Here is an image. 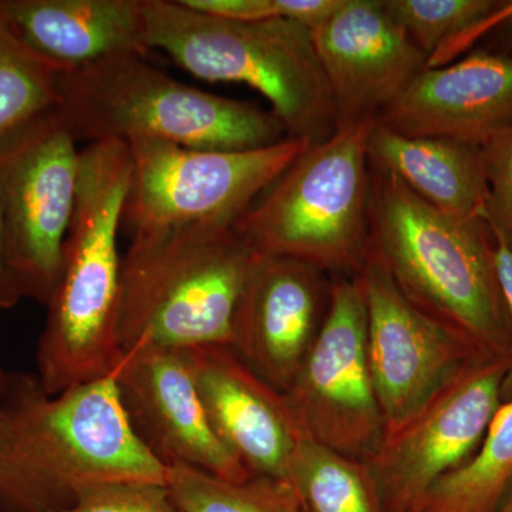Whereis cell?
Wrapping results in <instances>:
<instances>
[{
    "label": "cell",
    "mask_w": 512,
    "mask_h": 512,
    "mask_svg": "<svg viewBox=\"0 0 512 512\" xmlns=\"http://www.w3.org/2000/svg\"><path fill=\"white\" fill-rule=\"evenodd\" d=\"M131 430L113 377L49 394L9 373L0 393V512H69L107 485L165 484Z\"/></svg>",
    "instance_id": "obj_1"
},
{
    "label": "cell",
    "mask_w": 512,
    "mask_h": 512,
    "mask_svg": "<svg viewBox=\"0 0 512 512\" xmlns=\"http://www.w3.org/2000/svg\"><path fill=\"white\" fill-rule=\"evenodd\" d=\"M130 181L124 141H97L80 150L62 269L37 343L36 377L46 393L111 377L123 359L119 235Z\"/></svg>",
    "instance_id": "obj_2"
},
{
    "label": "cell",
    "mask_w": 512,
    "mask_h": 512,
    "mask_svg": "<svg viewBox=\"0 0 512 512\" xmlns=\"http://www.w3.org/2000/svg\"><path fill=\"white\" fill-rule=\"evenodd\" d=\"M370 252L417 308L481 355L511 363L512 320L487 222L443 214L394 175L370 171Z\"/></svg>",
    "instance_id": "obj_3"
},
{
    "label": "cell",
    "mask_w": 512,
    "mask_h": 512,
    "mask_svg": "<svg viewBox=\"0 0 512 512\" xmlns=\"http://www.w3.org/2000/svg\"><path fill=\"white\" fill-rule=\"evenodd\" d=\"M144 43L207 82L245 84L271 103L289 138L308 144L338 130L312 30L291 19L235 20L183 0H141Z\"/></svg>",
    "instance_id": "obj_4"
},
{
    "label": "cell",
    "mask_w": 512,
    "mask_h": 512,
    "mask_svg": "<svg viewBox=\"0 0 512 512\" xmlns=\"http://www.w3.org/2000/svg\"><path fill=\"white\" fill-rule=\"evenodd\" d=\"M258 256L237 222L131 235L121 275L124 352L229 346L235 306Z\"/></svg>",
    "instance_id": "obj_5"
},
{
    "label": "cell",
    "mask_w": 512,
    "mask_h": 512,
    "mask_svg": "<svg viewBox=\"0 0 512 512\" xmlns=\"http://www.w3.org/2000/svg\"><path fill=\"white\" fill-rule=\"evenodd\" d=\"M57 93L56 109L77 143L147 138L238 151L288 138L272 111L178 82L144 56H114L57 73Z\"/></svg>",
    "instance_id": "obj_6"
},
{
    "label": "cell",
    "mask_w": 512,
    "mask_h": 512,
    "mask_svg": "<svg viewBox=\"0 0 512 512\" xmlns=\"http://www.w3.org/2000/svg\"><path fill=\"white\" fill-rule=\"evenodd\" d=\"M376 120L309 144L237 222L259 256H288L332 278L357 276L370 254L367 137Z\"/></svg>",
    "instance_id": "obj_7"
},
{
    "label": "cell",
    "mask_w": 512,
    "mask_h": 512,
    "mask_svg": "<svg viewBox=\"0 0 512 512\" xmlns=\"http://www.w3.org/2000/svg\"><path fill=\"white\" fill-rule=\"evenodd\" d=\"M80 150L56 107L0 137V218L22 298L47 306L79 185Z\"/></svg>",
    "instance_id": "obj_8"
},
{
    "label": "cell",
    "mask_w": 512,
    "mask_h": 512,
    "mask_svg": "<svg viewBox=\"0 0 512 512\" xmlns=\"http://www.w3.org/2000/svg\"><path fill=\"white\" fill-rule=\"evenodd\" d=\"M127 144L131 181L123 227L131 235L192 222L235 224L309 146L289 137L274 146L238 151L147 138Z\"/></svg>",
    "instance_id": "obj_9"
},
{
    "label": "cell",
    "mask_w": 512,
    "mask_h": 512,
    "mask_svg": "<svg viewBox=\"0 0 512 512\" xmlns=\"http://www.w3.org/2000/svg\"><path fill=\"white\" fill-rule=\"evenodd\" d=\"M285 397L323 446L365 463L382 446L386 424L370 372L359 275L333 278L328 316Z\"/></svg>",
    "instance_id": "obj_10"
},
{
    "label": "cell",
    "mask_w": 512,
    "mask_h": 512,
    "mask_svg": "<svg viewBox=\"0 0 512 512\" xmlns=\"http://www.w3.org/2000/svg\"><path fill=\"white\" fill-rule=\"evenodd\" d=\"M510 362L478 359L367 461L383 512H419L444 477L466 466L501 406Z\"/></svg>",
    "instance_id": "obj_11"
},
{
    "label": "cell",
    "mask_w": 512,
    "mask_h": 512,
    "mask_svg": "<svg viewBox=\"0 0 512 512\" xmlns=\"http://www.w3.org/2000/svg\"><path fill=\"white\" fill-rule=\"evenodd\" d=\"M359 278L370 372L389 436L485 356L466 336L410 302L372 252Z\"/></svg>",
    "instance_id": "obj_12"
},
{
    "label": "cell",
    "mask_w": 512,
    "mask_h": 512,
    "mask_svg": "<svg viewBox=\"0 0 512 512\" xmlns=\"http://www.w3.org/2000/svg\"><path fill=\"white\" fill-rule=\"evenodd\" d=\"M111 377L131 430L165 468L187 466L231 481L251 477L215 436L184 350H127Z\"/></svg>",
    "instance_id": "obj_13"
},
{
    "label": "cell",
    "mask_w": 512,
    "mask_h": 512,
    "mask_svg": "<svg viewBox=\"0 0 512 512\" xmlns=\"http://www.w3.org/2000/svg\"><path fill=\"white\" fill-rule=\"evenodd\" d=\"M332 284V276L299 259H256L235 306L229 346L278 392H288L318 339Z\"/></svg>",
    "instance_id": "obj_14"
},
{
    "label": "cell",
    "mask_w": 512,
    "mask_h": 512,
    "mask_svg": "<svg viewBox=\"0 0 512 512\" xmlns=\"http://www.w3.org/2000/svg\"><path fill=\"white\" fill-rule=\"evenodd\" d=\"M335 103L338 128L377 120L429 59L383 6V0H340L311 28Z\"/></svg>",
    "instance_id": "obj_15"
},
{
    "label": "cell",
    "mask_w": 512,
    "mask_h": 512,
    "mask_svg": "<svg viewBox=\"0 0 512 512\" xmlns=\"http://www.w3.org/2000/svg\"><path fill=\"white\" fill-rule=\"evenodd\" d=\"M215 436L249 476L288 483L305 430L285 394L256 375L228 345L184 350Z\"/></svg>",
    "instance_id": "obj_16"
},
{
    "label": "cell",
    "mask_w": 512,
    "mask_h": 512,
    "mask_svg": "<svg viewBox=\"0 0 512 512\" xmlns=\"http://www.w3.org/2000/svg\"><path fill=\"white\" fill-rule=\"evenodd\" d=\"M377 123L407 137L483 147L512 126V55L477 50L456 63L427 67Z\"/></svg>",
    "instance_id": "obj_17"
},
{
    "label": "cell",
    "mask_w": 512,
    "mask_h": 512,
    "mask_svg": "<svg viewBox=\"0 0 512 512\" xmlns=\"http://www.w3.org/2000/svg\"><path fill=\"white\" fill-rule=\"evenodd\" d=\"M0 16L57 73L150 53L141 0H0Z\"/></svg>",
    "instance_id": "obj_18"
},
{
    "label": "cell",
    "mask_w": 512,
    "mask_h": 512,
    "mask_svg": "<svg viewBox=\"0 0 512 512\" xmlns=\"http://www.w3.org/2000/svg\"><path fill=\"white\" fill-rule=\"evenodd\" d=\"M366 147L373 173L394 175L443 214L487 222L490 194L480 147L450 138L403 136L377 120Z\"/></svg>",
    "instance_id": "obj_19"
},
{
    "label": "cell",
    "mask_w": 512,
    "mask_h": 512,
    "mask_svg": "<svg viewBox=\"0 0 512 512\" xmlns=\"http://www.w3.org/2000/svg\"><path fill=\"white\" fill-rule=\"evenodd\" d=\"M288 483L303 512H383L367 463L343 456L306 433L289 464Z\"/></svg>",
    "instance_id": "obj_20"
},
{
    "label": "cell",
    "mask_w": 512,
    "mask_h": 512,
    "mask_svg": "<svg viewBox=\"0 0 512 512\" xmlns=\"http://www.w3.org/2000/svg\"><path fill=\"white\" fill-rule=\"evenodd\" d=\"M512 480V402L495 413L476 456L439 481L419 512H494Z\"/></svg>",
    "instance_id": "obj_21"
},
{
    "label": "cell",
    "mask_w": 512,
    "mask_h": 512,
    "mask_svg": "<svg viewBox=\"0 0 512 512\" xmlns=\"http://www.w3.org/2000/svg\"><path fill=\"white\" fill-rule=\"evenodd\" d=\"M384 9L429 59L443 66L444 55L491 23L505 18L510 2L495 0H383Z\"/></svg>",
    "instance_id": "obj_22"
},
{
    "label": "cell",
    "mask_w": 512,
    "mask_h": 512,
    "mask_svg": "<svg viewBox=\"0 0 512 512\" xmlns=\"http://www.w3.org/2000/svg\"><path fill=\"white\" fill-rule=\"evenodd\" d=\"M165 485L185 512H303L292 485L274 478L231 481L197 468L171 466Z\"/></svg>",
    "instance_id": "obj_23"
},
{
    "label": "cell",
    "mask_w": 512,
    "mask_h": 512,
    "mask_svg": "<svg viewBox=\"0 0 512 512\" xmlns=\"http://www.w3.org/2000/svg\"><path fill=\"white\" fill-rule=\"evenodd\" d=\"M57 104V70L30 52L0 16V137Z\"/></svg>",
    "instance_id": "obj_24"
},
{
    "label": "cell",
    "mask_w": 512,
    "mask_h": 512,
    "mask_svg": "<svg viewBox=\"0 0 512 512\" xmlns=\"http://www.w3.org/2000/svg\"><path fill=\"white\" fill-rule=\"evenodd\" d=\"M200 12L235 20L291 19L313 28L338 8L340 0H183Z\"/></svg>",
    "instance_id": "obj_25"
},
{
    "label": "cell",
    "mask_w": 512,
    "mask_h": 512,
    "mask_svg": "<svg viewBox=\"0 0 512 512\" xmlns=\"http://www.w3.org/2000/svg\"><path fill=\"white\" fill-rule=\"evenodd\" d=\"M488 183L487 224L512 248V126L481 147Z\"/></svg>",
    "instance_id": "obj_26"
},
{
    "label": "cell",
    "mask_w": 512,
    "mask_h": 512,
    "mask_svg": "<svg viewBox=\"0 0 512 512\" xmlns=\"http://www.w3.org/2000/svg\"><path fill=\"white\" fill-rule=\"evenodd\" d=\"M69 512H185L167 485L124 483L107 485L87 495Z\"/></svg>",
    "instance_id": "obj_27"
},
{
    "label": "cell",
    "mask_w": 512,
    "mask_h": 512,
    "mask_svg": "<svg viewBox=\"0 0 512 512\" xmlns=\"http://www.w3.org/2000/svg\"><path fill=\"white\" fill-rule=\"evenodd\" d=\"M493 239L495 268H497L498 279H500L512 320V248L497 235L493 234ZM500 397L501 404L512 402V357L510 367H508L503 384H501Z\"/></svg>",
    "instance_id": "obj_28"
},
{
    "label": "cell",
    "mask_w": 512,
    "mask_h": 512,
    "mask_svg": "<svg viewBox=\"0 0 512 512\" xmlns=\"http://www.w3.org/2000/svg\"><path fill=\"white\" fill-rule=\"evenodd\" d=\"M22 299L15 284L6 259L5 237H3L2 218H0V312L8 311Z\"/></svg>",
    "instance_id": "obj_29"
},
{
    "label": "cell",
    "mask_w": 512,
    "mask_h": 512,
    "mask_svg": "<svg viewBox=\"0 0 512 512\" xmlns=\"http://www.w3.org/2000/svg\"><path fill=\"white\" fill-rule=\"evenodd\" d=\"M494 512H512V480Z\"/></svg>",
    "instance_id": "obj_30"
},
{
    "label": "cell",
    "mask_w": 512,
    "mask_h": 512,
    "mask_svg": "<svg viewBox=\"0 0 512 512\" xmlns=\"http://www.w3.org/2000/svg\"><path fill=\"white\" fill-rule=\"evenodd\" d=\"M504 22L505 28H507L508 36H510V39L512 40V8L510 12L505 15Z\"/></svg>",
    "instance_id": "obj_31"
},
{
    "label": "cell",
    "mask_w": 512,
    "mask_h": 512,
    "mask_svg": "<svg viewBox=\"0 0 512 512\" xmlns=\"http://www.w3.org/2000/svg\"><path fill=\"white\" fill-rule=\"evenodd\" d=\"M8 377L9 373L0 367V393H2V390L5 389V384L8 382Z\"/></svg>",
    "instance_id": "obj_32"
}]
</instances>
